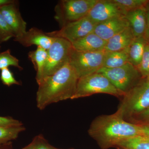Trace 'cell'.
Masks as SVG:
<instances>
[{"instance_id":"1","label":"cell","mask_w":149,"mask_h":149,"mask_svg":"<svg viewBox=\"0 0 149 149\" xmlns=\"http://www.w3.org/2000/svg\"><path fill=\"white\" fill-rule=\"evenodd\" d=\"M88 132L102 149L116 146L121 141L142 135L141 125L126 121L116 113L96 118Z\"/></svg>"},{"instance_id":"2","label":"cell","mask_w":149,"mask_h":149,"mask_svg":"<svg viewBox=\"0 0 149 149\" xmlns=\"http://www.w3.org/2000/svg\"><path fill=\"white\" fill-rule=\"evenodd\" d=\"M78 79L69 62L54 74L45 77L38 84L36 94L37 108L43 110L51 104L71 100L75 94Z\"/></svg>"},{"instance_id":"3","label":"cell","mask_w":149,"mask_h":149,"mask_svg":"<svg viewBox=\"0 0 149 149\" xmlns=\"http://www.w3.org/2000/svg\"><path fill=\"white\" fill-rule=\"evenodd\" d=\"M123 97L115 113L127 121L149 107V83L146 79L140 81Z\"/></svg>"},{"instance_id":"4","label":"cell","mask_w":149,"mask_h":149,"mask_svg":"<svg viewBox=\"0 0 149 149\" xmlns=\"http://www.w3.org/2000/svg\"><path fill=\"white\" fill-rule=\"evenodd\" d=\"M98 93L123 96L104 74L97 72L78 79L75 94L71 99L85 97Z\"/></svg>"},{"instance_id":"5","label":"cell","mask_w":149,"mask_h":149,"mask_svg":"<svg viewBox=\"0 0 149 149\" xmlns=\"http://www.w3.org/2000/svg\"><path fill=\"white\" fill-rule=\"evenodd\" d=\"M98 0H63L55 7L54 18L61 27L88 15Z\"/></svg>"},{"instance_id":"6","label":"cell","mask_w":149,"mask_h":149,"mask_svg":"<svg viewBox=\"0 0 149 149\" xmlns=\"http://www.w3.org/2000/svg\"><path fill=\"white\" fill-rule=\"evenodd\" d=\"M104 74L123 96L141 81L138 69L129 63L116 68H102L97 72Z\"/></svg>"},{"instance_id":"7","label":"cell","mask_w":149,"mask_h":149,"mask_svg":"<svg viewBox=\"0 0 149 149\" xmlns=\"http://www.w3.org/2000/svg\"><path fill=\"white\" fill-rule=\"evenodd\" d=\"M72 49V44L68 40L54 38L51 47L47 50V57L43 70V79L54 74L69 62Z\"/></svg>"},{"instance_id":"8","label":"cell","mask_w":149,"mask_h":149,"mask_svg":"<svg viewBox=\"0 0 149 149\" xmlns=\"http://www.w3.org/2000/svg\"><path fill=\"white\" fill-rule=\"evenodd\" d=\"M106 52H84L72 49L69 63L78 78L97 72L103 66Z\"/></svg>"},{"instance_id":"9","label":"cell","mask_w":149,"mask_h":149,"mask_svg":"<svg viewBox=\"0 0 149 149\" xmlns=\"http://www.w3.org/2000/svg\"><path fill=\"white\" fill-rule=\"evenodd\" d=\"M96 24L86 16L77 21L69 22L59 30L46 32L49 37L65 39L70 43L94 32Z\"/></svg>"},{"instance_id":"10","label":"cell","mask_w":149,"mask_h":149,"mask_svg":"<svg viewBox=\"0 0 149 149\" xmlns=\"http://www.w3.org/2000/svg\"><path fill=\"white\" fill-rule=\"evenodd\" d=\"M125 14L112 0H98L87 16L97 24L114 17L125 16Z\"/></svg>"},{"instance_id":"11","label":"cell","mask_w":149,"mask_h":149,"mask_svg":"<svg viewBox=\"0 0 149 149\" xmlns=\"http://www.w3.org/2000/svg\"><path fill=\"white\" fill-rule=\"evenodd\" d=\"M0 11L15 38L20 37L26 32L27 23L21 16L16 2L0 7Z\"/></svg>"},{"instance_id":"12","label":"cell","mask_w":149,"mask_h":149,"mask_svg":"<svg viewBox=\"0 0 149 149\" xmlns=\"http://www.w3.org/2000/svg\"><path fill=\"white\" fill-rule=\"evenodd\" d=\"M128 27L129 23L125 16L118 17L96 24L93 32L107 41Z\"/></svg>"},{"instance_id":"13","label":"cell","mask_w":149,"mask_h":149,"mask_svg":"<svg viewBox=\"0 0 149 149\" xmlns=\"http://www.w3.org/2000/svg\"><path fill=\"white\" fill-rule=\"evenodd\" d=\"M54 39L53 37L48 36L41 29L32 27L20 37L14 38V41L25 47L36 45L47 50Z\"/></svg>"},{"instance_id":"14","label":"cell","mask_w":149,"mask_h":149,"mask_svg":"<svg viewBox=\"0 0 149 149\" xmlns=\"http://www.w3.org/2000/svg\"><path fill=\"white\" fill-rule=\"evenodd\" d=\"M125 17L135 38L143 37L148 27L146 7L128 12Z\"/></svg>"},{"instance_id":"15","label":"cell","mask_w":149,"mask_h":149,"mask_svg":"<svg viewBox=\"0 0 149 149\" xmlns=\"http://www.w3.org/2000/svg\"><path fill=\"white\" fill-rule=\"evenodd\" d=\"M107 42L93 32L75 41L72 45L74 49L80 52H100L104 51Z\"/></svg>"},{"instance_id":"16","label":"cell","mask_w":149,"mask_h":149,"mask_svg":"<svg viewBox=\"0 0 149 149\" xmlns=\"http://www.w3.org/2000/svg\"><path fill=\"white\" fill-rule=\"evenodd\" d=\"M134 38L132 30L128 27L108 40L104 51L113 52L123 50L129 47Z\"/></svg>"},{"instance_id":"17","label":"cell","mask_w":149,"mask_h":149,"mask_svg":"<svg viewBox=\"0 0 149 149\" xmlns=\"http://www.w3.org/2000/svg\"><path fill=\"white\" fill-rule=\"evenodd\" d=\"M147 43L145 37L134 38L127 48L128 63L137 68L141 63Z\"/></svg>"},{"instance_id":"18","label":"cell","mask_w":149,"mask_h":149,"mask_svg":"<svg viewBox=\"0 0 149 149\" xmlns=\"http://www.w3.org/2000/svg\"><path fill=\"white\" fill-rule=\"evenodd\" d=\"M28 56L36 70V80L38 85L43 79V70L47 57V51L42 48L37 47V49L29 52Z\"/></svg>"},{"instance_id":"19","label":"cell","mask_w":149,"mask_h":149,"mask_svg":"<svg viewBox=\"0 0 149 149\" xmlns=\"http://www.w3.org/2000/svg\"><path fill=\"white\" fill-rule=\"evenodd\" d=\"M127 63H128L127 48L118 52H106L103 67L107 68H116L122 66Z\"/></svg>"},{"instance_id":"20","label":"cell","mask_w":149,"mask_h":149,"mask_svg":"<svg viewBox=\"0 0 149 149\" xmlns=\"http://www.w3.org/2000/svg\"><path fill=\"white\" fill-rule=\"evenodd\" d=\"M116 146L124 149H149V137L139 135L121 141Z\"/></svg>"},{"instance_id":"21","label":"cell","mask_w":149,"mask_h":149,"mask_svg":"<svg viewBox=\"0 0 149 149\" xmlns=\"http://www.w3.org/2000/svg\"><path fill=\"white\" fill-rule=\"evenodd\" d=\"M25 130L23 125L14 127L0 126V144L17 138L19 133Z\"/></svg>"},{"instance_id":"22","label":"cell","mask_w":149,"mask_h":149,"mask_svg":"<svg viewBox=\"0 0 149 149\" xmlns=\"http://www.w3.org/2000/svg\"><path fill=\"white\" fill-rule=\"evenodd\" d=\"M125 13L128 12L146 7L149 3L148 0H112Z\"/></svg>"},{"instance_id":"23","label":"cell","mask_w":149,"mask_h":149,"mask_svg":"<svg viewBox=\"0 0 149 149\" xmlns=\"http://www.w3.org/2000/svg\"><path fill=\"white\" fill-rule=\"evenodd\" d=\"M13 66L21 70L23 69L19 64L18 59L11 54L10 49L0 53V70L8 68L9 66Z\"/></svg>"},{"instance_id":"24","label":"cell","mask_w":149,"mask_h":149,"mask_svg":"<svg viewBox=\"0 0 149 149\" xmlns=\"http://www.w3.org/2000/svg\"><path fill=\"white\" fill-rule=\"evenodd\" d=\"M15 36L0 11V42H7Z\"/></svg>"},{"instance_id":"25","label":"cell","mask_w":149,"mask_h":149,"mask_svg":"<svg viewBox=\"0 0 149 149\" xmlns=\"http://www.w3.org/2000/svg\"><path fill=\"white\" fill-rule=\"evenodd\" d=\"M136 68L142 77L146 78L149 73V45L147 44L141 63Z\"/></svg>"},{"instance_id":"26","label":"cell","mask_w":149,"mask_h":149,"mask_svg":"<svg viewBox=\"0 0 149 149\" xmlns=\"http://www.w3.org/2000/svg\"><path fill=\"white\" fill-rule=\"evenodd\" d=\"M1 79L3 84L9 87L13 85H20V83L15 79L13 73L8 68L1 70Z\"/></svg>"},{"instance_id":"27","label":"cell","mask_w":149,"mask_h":149,"mask_svg":"<svg viewBox=\"0 0 149 149\" xmlns=\"http://www.w3.org/2000/svg\"><path fill=\"white\" fill-rule=\"evenodd\" d=\"M23 125L19 120L11 118L0 116V126L3 127H14Z\"/></svg>"},{"instance_id":"28","label":"cell","mask_w":149,"mask_h":149,"mask_svg":"<svg viewBox=\"0 0 149 149\" xmlns=\"http://www.w3.org/2000/svg\"><path fill=\"white\" fill-rule=\"evenodd\" d=\"M33 141L35 143V149H53V147L48 144L41 135L36 137Z\"/></svg>"},{"instance_id":"29","label":"cell","mask_w":149,"mask_h":149,"mask_svg":"<svg viewBox=\"0 0 149 149\" xmlns=\"http://www.w3.org/2000/svg\"><path fill=\"white\" fill-rule=\"evenodd\" d=\"M133 119L138 120L140 122L143 123V124L141 125L149 124V107L141 114H139L132 119Z\"/></svg>"},{"instance_id":"30","label":"cell","mask_w":149,"mask_h":149,"mask_svg":"<svg viewBox=\"0 0 149 149\" xmlns=\"http://www.w3.org/2000/svg\"><path fill=\"white\" fill-rule=\"evenodd\" d=\"M141 125L142 127V135L149 137V124Z\"/></svg>"},{"instance_id":"31","label":"cell","mask_w":149,"mask_h":149,"mask_svg":"<svg viewBox=\"0 0 149 149\" xmlns=\"http://www.w3.org/2000/svg\"><path fill=\"white\" fill-rule=\"evenodd\" d=\"M15 2H16L15 1L12 0H0V7Z\"/></svg>"},{"instance_id":"32","label":"cell","mask_w":149,"mask_h":149,"mask_svg":"<svg viewBox=\"0 0 149 149\" xmlns=\"http://www.w3.org/2000/svg\"><path fill=\"white\" fill-rule=\"evenodd\" d=\"M144 37L146 41L147 44L149 45V26L147 27Z\"/></svg>"},{"instance_id":"33","label":"cell","mask_w":149,"mask_h":149,"mask_svg":"<svg viewBox=\"0 0 149 149\" xmlns=\"http://www.w3.org/2000/svg\"><path fill=\"white\" fill-rule=\"evenodd\" d=\"M146 10L147 24H148V26H149V3L146 6Z\"/></svg>"},{"instance_id":"34","label":"cell","mask_w":149,"mask_h":149,"mask_svg":"<svg viewBox=\"0 0 149 149\" xmlns=\"http://www.w3.org/2000/svg\"><path fill=\"white\" fill-rule=\"evenodd\" d=\"M22 149H35V143L34 141H33L31 143Z\"/></svg>"},{"instance_id":"35","label":"cell","mask_w":149,"mask_h":149,"mask_svg":"<svg viewBox=\"0 0 149 149\" xmlns=\"http://www.w3.org/2000/svg\"><path fill=\"white\" fill-rule=\"evenodd\" d=\"M146 80L148 83H149V73L148 74V76L146 77Z\"/></svg>"},{"instance_id":"36","label":"cell","mask_w":149,"mask_h":149,"mask_svg":"<svg viewBox=\"0 0 149 149\" xmlns=\"http://www.w3.org/2000/svg\"><path fill=\"white\" fill-rule=\"evenodd\" d=\"M118 148V149H124L121 148Z\"/></svg>"},{"instance_id":"37","label":"cell","mask_w":149,"mask_h":149,"mask_svg":"<svg viewBox=\"0 0 149 149\" xmlns=\"http://www.w3.org/2000/svg\"><path fill=\"white\" fill-rule=\"evenodd\" d=\"M53 149H58L56 148H54V147H53Z\"/></svg>"}]
</instances>
